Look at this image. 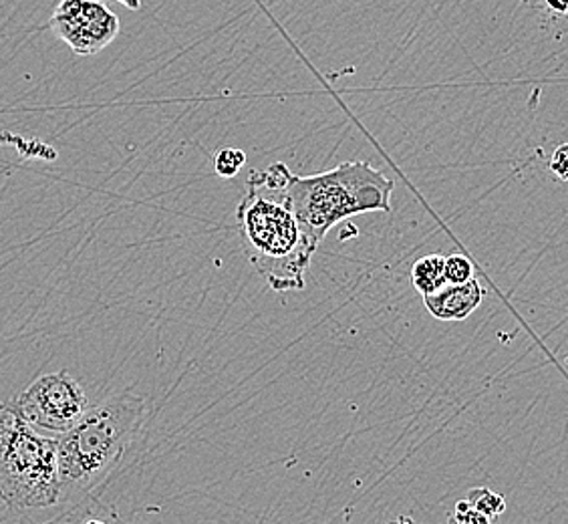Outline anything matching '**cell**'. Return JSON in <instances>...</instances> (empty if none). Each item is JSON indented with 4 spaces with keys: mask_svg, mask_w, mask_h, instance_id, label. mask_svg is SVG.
<instances>
[{
    "mask_svg": "<svg viewBox=\"0 0 568 524\" xmlns=\"http://www.w3.org/2000/svg\"><path fill=\"white\" fill-rule=\"evenodd\" d=\"M288 175L283 162L252 170L236 210L244 254L276 293L305 289L315 254L288 198Z\"/></svg>",
    "mask_w": 568,
    "mask_h": 524,
    "instance_id": "cell-1",
    "label": "cell"
},
{
    "mask_svg": "<svg viewBox=\"0 0 568 524\" xmlns=\"http://www.w3.org/2000/svg\"><path fill=\"white\" fill-rule=\"evenodd\" d=\"M148 414L145 400L118 393L89 407L65 434L57 436L61 501L77 503L120 464Z\"/></svg>",
    "mask_w": 568,
    "mask_h": 524,
    "instance_id": "cell-2",
    "label": "cell"
},
{
    "mask_svg": "<svg viewBox=\"0 0 568 524\" xmlns=\"http://www.w3.org/2000/svg\"><path fill=\"white\" fill-rule=\"evenodd\" d=\"M394 180L369 162H345L315 175H288V198L311 249L328 230L365 212H392Z\"/></svg>",
    "mask_w": 568,
    "mask_h": 524,
    "instance_id": "cell-3",
    "label": "cell"
},
{
    "mask_svg": "<svg viewBox=\"0 0 568 524\" xmlns=\"http://www.w3.org/2000/svg\"><path fill=\"white\" fill-rule=\"evenodd\" d=\"M0 501L12 511H43L61 501L57 437L31 426L14 402L0 404Z\"/></svg>",
    "mask_w": 568,
    "mask_h": 524,
    "instance_id": "cell-4",
    "label": "cell"
},
{
    "mask_svg": "<svg viewBox=\"0 0 568 524\" xmlns=\"http://www.w3.org/2000/svg\"><path fill=\"white\" fill-rule=\"evenodd\" d=\"M14 404L31 426L59 436L75 426L89 410L85 390L67 372L41 375Z\"/></svg>",
    "mask_w": 568,
    "mask_h": 524,
    "instance_id": "cell-5",
    "label": "cell"
},
{
    "mask_svg": "<svg viewBox=\"0 0 568 524\" xmlns=\"http://www.w3.org/2000/svg\"><path fill=\"white\" fill-rule=\"evenodd\" d=\"M53 33L79 57L98 56L120 34V19L101 0H61L51 17Z\"/></svg>",
    "mask_w": 568,
    "mask_h": 524,
    "instance_id": "cell-6",
    "label": "cell"
},
{
    "mask_svg": "<svg viewBox=\"0 0 568 524\" xmlns=\"http://www.w3.org/2000/svg\"><path fill=\"white\" fill-rule=\"evenodd\" d=\"M484 289L471 279L470 283H446L434 295L424 296V305L432 318L439 321H464L481 305Z\"/></svg>",
    "mask_w": 568,
    "mask_h": 524,
    "instance_id": "cell-7",
    "label": "cell"
},
{
    "mask_svg": "<svg viewBox=\"0 0 568 524\" xmlns=\"http://www.w3.org/2000/svg\"><path fill=\"white\" fill-rule=\"evenodd\" d=\"M446 281V256L427 254L414 262L412 266V284L422 296L434 295Z\"/></svg>",
    "mask_w": 568,
    "mask_h": 524,
    "instance_id": "cell-8",
    "label": "cell"
},
{
    "mask_svg": "<svg viewBox=\"0 0 568 524\" xmlns=\"http://www.w3.org/2000/svg\"><path fill=\"white\" fill-rule=\"evenodd\" d=\"M466 503L470 504L471 508H476L478 513L488 516L490 521L506 511V501H504L503 494L490 491V488H471Z\"/></svg>",
    "mask_w": 568,
    "mask_h": 524,
    "instance_id": "cell-9",
    "label": "cell"
},
{
    "mask_svg": "<svg viewBox=\"0 0 568 524\" xmlns=\"http://www.w3.org/2000/svg\"><path fill=\"white\" fill-rule=\"evenodd\" d=\"M246 165V153L239 148H222L214 158V170L220 178H234Z\"/></svg>",
    "mask_w": 568,
    "mask_h": 524,
    "instance_id": "cell-10",
    "label": "cell"
},
{
    "mask_svg": "<svg viewBox=\"0 0 568 524\" xmlns=\"http://www.w3.org/2000/svg\"><path fill=\"white\" fill-rule=\"evenodd\" d=\"M474 279V264L462 254H452L446 259V281L449 284L470 283Z\"/></svg>",
    "mask_w": 568,
    "mask_h": 524,
    "instance_id": "cell-11",
    "label": "cell"
},
{
    "mask_svg": "<svg viewBox=\"0 0 568 524\" xmlns=\"http://www.w3.org/2000/svg\"><path fill=\"white\" fill-rule=\"evenodd\" d=\"M449 524H493L488 516L478 513L476 508H471L466 501H459L454 508V513L449 516Z\"/></svg>",
    "mask_w": 568,
    "mask_h": 524,
    "instance_id": "cell-12",
    "label": "cell"
},
{
    "mask_svg": "<svg viewBox=\"0 0 568 524\" xmlns=\"http://www.w3.org/2000/svg\"><path fill=\"white\" fill-rule=\"evenodd\" d=\"M550 172L557 175L558 180L568 182V143L558 145L552 158H550Z\"/></svg>",
    "mask_w": 568,
    "mask_h": 524,
    "instance_id": "cell-13",
    "label": "cell"
},
{
    "mask_svg": "<svg viewBox=\"0 0 568 524\" xmlns=\"http://www.w3.org/2000/svg\"><path fill=\"white\" fill-rule=\"evenodd\" d=\"M548 9L557 14H568V0H545Z\"/></svg>",
    "mask_w": 568,
    "mask_h": 524,
    "instance_id": "cell-14",
    "label": "cell"
},
{
    "mask_svg": "<svg viewBox=\"0 0 568 524\" xmlns=\"http://www.w3.org/2000/svg\"><path fill=\"white\" fill-rule=\"evenodd\" d=\"M118 2H121L130 11H140L142 9V0H118Z\"/></svg>",
    "mask_w": 568,
    "mask_h": 524,
    "instance_id": "cell-15",
    "label": "cell"
},
{
    "mask_svg": "<svg viewBox=\"0 0 568 524\" xmlns=\"http://www.w3.org/2000/svg\"><path fill=\"white\" fill-rule=\"evenodd\" d=\"M392 524H417L414 518H409V516H399L395 523Z\"/></svg>",
    "mask_w": 568,
    "mask_h": 524,
    "instance_id": "cell-16",
    "label": "cell"
},
{
    "mask_svg": "<svg viewBox=\"0 0 568 524\" xmlns=\"http://www.w3.org/2000/svg\"><path fill=\"white\" fill-rule=\"evenodd\" d=\"M85 524H105V523H101V521H89V523H85Z\"/></svg>",
    "mask_w": 568,
    "mask_h": 524,
    "instance_id": "cell-17",
    "label": "cell"
}]
</instances>
